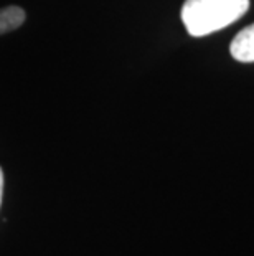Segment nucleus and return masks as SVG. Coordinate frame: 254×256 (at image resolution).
Listing matches in <instances>:
<instances>
[{
	"mask_svg": "<svg viewBox=\"0 0 254 256\" xmlns=\"http://www.w3.org/2000/svg\"><path fill=\"white\" fill-rule=\"evenodd\" d=\"M250 0H185L182 22L192 36H205L240 20Z\"/></svg>",
	"mask_w": 254,
	"mask_h": 256,
	"instance_id": "nucleus-1",
	"label": "nucleus"
},
{
	"mask_svg": "<svg viewBox=\"0 0 254 256\" xmlns=\"http://www.w3.org/2000/svg\"><path fill=\"white\" fill-rule=\"evenodd\" d=\"M231 56L236 62L253 63L254 62V24L243 28L230 45Z\"/></svg>",
	"mask_w": 254,
	"mask_h": 256,
	"instance_id": "nucleus-2",
	"label": "nucleus"
},
{
	"mask_svg": "<svg viewBox=\"0 0 254 256\" xmlns=\"http://www.w3.org/2000/svg\"><path fill=\"white\" fill-rule=\"evenodd\" d=\"M26 18L25 10L17 5L0 8V35L10 34V32L20 28Z\"/></svg>",
	"mask_w": 254,
	"mask_h": 256,
	"instance_id": "nucleus-3",
	"label": "nucleus"
},
{
	"mask_svg": "<svg viewBox=\"0 0 254 256\" xmlns=\"http://www.w3.org/2000/svg\"><path fill=\"white\" fill-rule=\"evenodd\" d=\"M2 195H3V172L0 168V205H2Z\"/></svg>",
	"mask_w": 254,
	"mask_h": 256,
	"instance_id": "nucleus-4",
	"label": "nucleus"
}]
</instances>
